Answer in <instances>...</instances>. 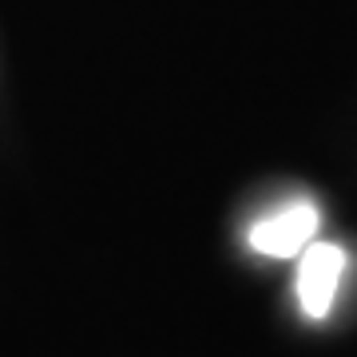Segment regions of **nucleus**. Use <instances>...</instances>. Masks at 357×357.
Segmentation results:
<instances>
[{"mask_svg":"<svg viewBox=\"0 0 357 357\" xmlns=\"http://www.w3.org/2000/svg\"><path fill=\"white\" fill-rule=\"evenodd\" d=\"M345 274V250L337 243H314L298 255V306L314 321H321L333 310L337 286Z\"/></svg>","mask_w":357,"mask_h":357,"instance_id":"f257e3e1","label":"nucleus"},{"mask_svg":"<svg viewBox=\"0 0 357 357\" xmlns=\"http://www.w3.org/2000/svg\"><path fill=\"white\" fill-rule=\"evenodd\" d=\"M314 238H318V206L314 203L282 206L250 230V246L270 258H298Z\"/></svg>","mask_w":357,"mask_h":357,"instance_id":"f03ea898","label":"nucleus"}]
</instances>
